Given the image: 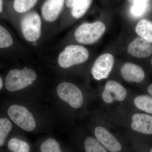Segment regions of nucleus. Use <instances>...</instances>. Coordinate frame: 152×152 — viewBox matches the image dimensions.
<instances>
[{"label":"nucleus","mask_w":152,"mask_h":152,"mask_svg":"<svg viewBox=\"0 0 152 152\" xmlns=\"http://www.w3.org/2000/svg\"><path fill=\"white\" fill-rule=\"evenodd\" d=\"M152 152V149L151 150V152Z\"/></svg>","instance_id":"nucleus-29"},{"label":"nucleus","mask_w":152,"mask_h":152,"mask_svg":"<svg viewBox=\"0 0 152 152\" xmlns=\"http://www.w3.org/2000/svg\"><path fill=\"white\" fill-rule=\"evenodd\" d=\"M37 78V73L31 69L11 70L6 77V88L10 92L19 91L32 84Z\"/></svg>","instance_id":"nucleus-1"},{"label":"nucleus","mask_w":152,"mask_h":152,"mask_svg":"<svg viewBox=\"0 0 152 152\" xmlns=\"http://www.w3.org/2000/svg\"><path fill=\"white\" fill-rule=\"evenodd\" d=\"M148 91L150 94L152 96V84H151L148 87Z\"/></svg>","instance_id":"nucleus-25"},{"label":"nucleus","mask_w":152,"mask_h":152,"mask_svg":"<svg viewBox=\"0 0 152 152\" xmlns=\"http://www.w3.org/2000/svg\"><path fill=\"white\" fill-rule=\"evenodd\" d=\"M95 134L98 140L111 152H120L122 147L118 141L108 131L102 127H97Z\"/></svg>","instance_id":"nucleus-9"},{"label":"nucleus","mask_w":152,"mask_h":152,"mask_svg":"<svg viewBox=\"0 0 152 152\" xmlns=\"http://www.w3.org/2000/svg\"><path fill=\"white\" fill-rule=\"evenodd\" d=\"M65 0H48L42 7V15L49 22L55 21L61 12Z\"/></svg>","instance_id":"nucleus-13"},{"label":"nucleus","mask_w":152,"mask_h":152,"mask_svg":"<svg viewBox=\"0 0 152 152\" xmlns=\"http://www.w3.org/2000/svg\"><path fill=\"white\" fill-rule=\"evenodd\" d=\"M151 64H152V59H151Z\"/></svg>","instance_id":"nucleus-30"},{"label":"nucleus","mask_w":152,"mask_h":152,"mask_svg":"<svg viewBox=\"0 0 152 152\" xmlns=\"http://www.w3.org/2000/svg\"><path fill=\"white\" fill-rule=\"evenodd\" d=\"M128 53L136 58H147L152 54V43L141 37L136 38L128 46Z\"/></svg>","instance_id":"nucleus-10"},{"label":"nucleus","mask_w":152,"mask_h":152,"mask_svg":"<svg viewBox=\"0 0 152 152\" xmlns=\"http://www.w3.org/2000/svg\"><path fill=\"white\" fill-rule=\"evenodd\" d=\"M37 0H15L14 8L19 13L25 12L32 8Z\"/></svg>","instance_id":"nucleus-20"},{"label":"nucleus","mask_w":152,"mask_h":152,"mask_svg":"<svg viewBox=\"0 0 152 152\" xmlns=\"http://www.w3.org/2000/svg\"><path fill=\"white\" fill-rule=\"evenodd\" d=\"M84 145L86 152H108L97 140L92 137L86 139Z\"/></svg>","instance_id":"nucleus-18"},{"label":"nucleus","mask_w":152,"mask_h":152,"mask_svg":"<svg viewBox=\"0 0 152 152\" xmlns=\"http://www.w3.org/2000/svg\"><path fill=\"white\" fill-rule=\"evenodd\" d=\"M57 93L62 100L71 107L79 109L83 103V96L81 90L75 85L68 82L60 83L57 88Z\"/></svg>","instance_id":"nucleus-5"},{"label":"nucleus","mask_w":152,"mask_h":152,"mask_svg":"<svg viewBox=\"0 0 152 152\" xmlns=\"http://www.w3.org/2000/svg\"><path fill=\"white\" fill-rule=\"evenodd\" d=\"M41 152H62L59 144L55 139H47L40 146Z\"/></svg>","instance_id":"nucleus-21"},{"label":"nucleus","mask_w":152,"mask_h":152,"mask_svg":"<svg viewBox=\"0 0 152 152\" xmlns=\"http://www.w3.org/2000/svg\"><path fill=\"white\" fill-rule=\"evenodd\" d=\"M88 57V51L84 47L71 45L60 54L58 62L60 66L66 69L85 62Z\"/></svg>","instance_id":"nucleus-3"},{"label":"nucleus","mask_w":152,"mask_h":152,"mask_svg":"<svg viewBox=\"0 0 152 152\" xmlns=\"http://www.w3.org/2000/svg\"><path fill=\"white\" fill-rule=\"evenodd\" d=\"M76 1V0H66V4L68 7L72 8Z\"/></svg>","instance_id":"nucleus-24"},{"label":"nucleus","mask_w":152,"mask_h":152,"mask_svg":"<svg viewBox=\"0 0 152 152\" xmlns=\"http://www.w3.org/2000/svg\"><path fill=\"white\" fill-rule=\"evenodd\" d=\"M105 30V26L101 22L85 23L76 30L75 37L80 43L89 45L97 42L103 35Z\"/></svg>","instance_id":"nucleus-2"},{"label":"nucleus","mask_w":152,"mask_h":152,"mask_svg":"<svg viewBox=\"0 0 152 152\" xmlns=\"http://www.w3.org/2000/svg\"><path fill=\"white\" fill-rule=\"evenodd\" d=\"M114 64V58L110 54H104L98 57L92 68V74L94 78L100 80L107 78Z\"/></svg>","instance_id":"nucleus-7"},{"label":"nucleus","mask_w":152,"mask_h":152,"mask_svg":"<svg viewBox=\"0 0 152 152\" xmlns=\"http://www.w3.org/2000/svg\"><path fill=\"white\" fill-rule=\"evenodd\" d=\"M3 81L2 80V79L1 78V77H0V89L2 88L3 87Z\"/></svg>","instance_id":"nucleus-28"},{"label":"nucleus","mask_w":152,"mask_h":152,"mask_svg":"<svg viewBox=\"0 0 152 152\" xmlns=\"http://www.w3.org/2000/svg\"><path fill=\"white\" fill-rule=\"evenodd\" d=\"M9 149L12 152H30V147L27 143L20 139L13 138L9 141Z\"/></svg>","instance_id":"nucleus-17"},{"label":"nucleus","mask_w":152,"mask_h":152,"mask_svg":"<svg viewBox=\"0 0 152 152\" xmlns=\"http://www.w3.org/2000/svg\"><path fill=\"white\" fill-rule=\"evenodd\" d=\"M134 103L139 110L152 114V97L141 95L135 98Z\"/></svg>","instance_id":"nucleus-16"},{"label":"nucleus","mask_w":152,"mask_h":152,"mask_svg":"<svg viewBox=\"0 0 152 152\" xmlns=\"http://www.w3.org/2000/svg\"><path fill=\"white\" fill-rule=\"evenodd\" d=\"M135 31L141 37L152 43V22L145 19L141 20L136 26Z\"/></svg>","instance_id":"nucleus-14"},{"label":"nucleus","mask_w":152,"mask_h":152,"mask_svg":"<svg viewBox=\"0 0 152 152\" xmlns=\"http://www.w3.org/2000/svg\"><path fill=\"white\" fill-rule=\"evenodd\" d=\"M127 1L131 3V4H133L136 1H138V0H127ZM145 1H146L147 2H148L150 1L151 0H145Z\"/></svg>","instance_id":"nucleus-26"},{"label":"nucleus","mask_w":152,"mask_h":152,"mask_svg":"<svg viewBox=\"0 0 152 152\" xmlns=\"http://www.w3.org/2000/svg\"><path fill=\"white\" fill-rule=\"evenodd\" d=\"M13 42L12 38L8 31L0 25V48H8Z\"/></svg>","instance_id":"nucleus-22"},{"label":"nucleus","mask_w":152,"mask_h":152,"mask_svg":"<svg viewBox=\"0 0 152 152\" xmlns=\"http://www.w3.org/2000/svg\"><path fill=\"white\" fill-rule=\"evenodd\" d=\"M12 128V123L6 118H0V147L4 144L7 136Z\"/></svg>","instance_id":"nucleus-19"},{"label":"nucleus","mask_w":152,"mask_h":152,"mask_svg":"<svg viewBox=\"0 0 152 152\" xmlns=\"http://www.w3.org/2000/svg\"><path fill=\"white\" fill-rule=\"evenodd\" d=\"M21 29L26 39L35 42L39 38L41 33V20L39 14L32 12L25 15L21 21Z\"/></svg>","instance_id":"nucleus-6"},{"label":"nucleus","mask_w":152,"mask_h":152,"mask_svg":"<svg viewBox=\"0 0 152 152\" xmlns=\"http://www.w3.org/2000/svg\"><path fill=\"white\" fill-rule=\"evenodd\" d=\"M8 114L15 124L27 132H32L36 127V122L32 114L26 108L19 105H13L9 107Z\"/></svg>","instance_id":"nucleus-4"},{"label":"nucleus","mask_w":152,"mask_h":152,"mask_svg":"<svg viewBox=\"0 0 152 152\" xmlns=\"http://www.w3.org/2000/svg\"><path fill=\"white\" fill-rule=\"evenodd\" d=\"M121 72L124 80L132 83L141 82L145 77L143 69L140 66L132 63H125L121 68Z\"/></svg>","instance_id":"nucleus-11"},{"label":"nucleus","mask_w":152,"mask_h":152,"mask_svg":"<svg viewBox=\"0 0 152 152\" xmlns=\"http://www.w3.org/2000/svg\"><path fill=\"white\" fill-rule=\"evenodd\" d=\"M127 95L126 90L119 83L110 80L107 82L102 98L106 103H112L114 101H124Z\"/></svg>","instance_id":"nucleus-8"},{"label":"nucleus","mask_w":152,"mask_h":152,"mask_svg":"<svg viewBox=\"0 0 152 152\" xmlns=\"http://www.w3.org/2000/svg\"><path fill=\"white\" fill-rule=\"evenodd\" d=\"M148 2L145 0H138L133 4L131 12L134 16H141L146 10Z\"/></svg>","instance_id":"nucleus-23"},{"label":"nucleus","mask_w":152,"mask_h":152,"mask_svg":"<svg viewBox=\"0 0 152 152\" xmlns=\"http://www.w3.org/2000/svg\"><path fill=\"white\" fill-rule=\"evenodd\" d=\"M92 0H76L72 7V14L75 18H81L88 10Z\"/></svg>","instance_id":"nucleus-15"},{"label":"nucleus","mask_w":152,"mask_h":152,"mask_svg":"<svg viewBox=\"0 0 152 152\" xmlns=\"http://www.w3.org/2000/svg\"><path fill=\"white\" fill-rule=\"evenodd\" d=\"M131 128L138 132L152 134V116L145 114H136L132 117Z\"/></svg>","instance_id":"nucleus-12"},{"label":"nucleus","mask_w":152,"mask_h":152,"mask_svg":"<svg viewBox=\"0 0 152 152\" xmlns=\"http://www.w3.org/2000/svg\"><path fill=\"white\" fill-rule=\"evenodd\" d=\"M3 0H0V13L3 11Z\"/></svg>","instance_id":"nucleus-27"}]
</instances>
